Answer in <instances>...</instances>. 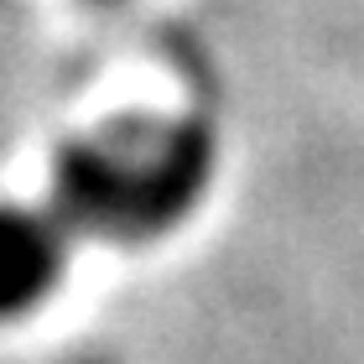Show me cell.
<instances>
[{
	"instance_id": "cell-2",
	"label": "cell",
	"mask_w": 364,
	"mask_h": 364,
	"mask_svg": "<svg viewBox=\"0 0 364 364\" xmlns=\"http://www.w3.org/2000/svg\"><path fill=\"white\" fill-rule=\"evenodd\" d=\"M73 255V224L53 203L0 208V318H26L63 287Z\"/></svg>"
},
{
	"instance_id": "cell-1",
	"label": "cell",
	"mask_w": 364,
	"mask_h": 364,
	"mask_svg": "<svg viewBox=\"0 0 364 364\" xmlns=\"http://www.w3.org/2000/svg\"><path fill=\"white\" fill-rule=\"evenodd\" d=\"M213 177V136L188 120L114 125L73 141L58 161L53 208L73 235L141 245L177 229Z\"/></svg>"
}]
</instances>
